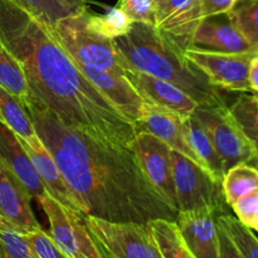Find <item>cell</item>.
I'll list each match as a JSON object with an SVG mask.
<instances>
[{
	"mask_svg": "<svg viewBox=\"0 0 258 258\" xmlns=\"http://www.w3.org/2000/svg\"><path fill=\"white\" fill-rule=\"evenodd\" d=\"M82 214L116 223L175 221L178 211L151 185L130 146H116L64 125L29 92L22 101Z\"/></svg>",
	"mask_w": 258,
	"mask_h": 258,
	"instance_id": "cell-1",
	"label": "cell"
},
{
	"mask_svg": "<svg viewBox=\"0 0 258 258\" xmlns=\"http://www.w3.org/2000/svg\"><path fill=\"white\" fill-rule=\"evenodd\" d=\"M0 40L22 66L29 92L64 125L116 146H130L138 128L88 81L52 29L0 0Z\"/></svg>",
	"mask_w": 258,
	"mask_h": 258,
	"instance_id": "cell-2",
	"label": "cell"
},
{
	"mask_svg": "<svg viewBox=\"0 0 258 258\" xmlns=\"http://www.w3.org/2000/svg\"><path fill=\"white\" fill-rule=\"evenodd\" d=\"M113 45L125 71L131 68L169 81L199 103L221 95L186 59L183 50L165 39L154 25L134 23L127 34L113 39Z\"/></svg>",
	"mask_w": 258,
	"mask_h": 258,
	"instance_id": "cell-3",
	"label": "cell"
},
{
	"mask_svg": "<svg viewBox=\"0 0 258 258\" xmlns=\"http://www.w3.org/2000/svg\"><path fill=\"white\" fill-rule=\"evenodd\" d=\"M88 12L90 9H86L63 18L52 32L77 64L125 76L113 40L96 34L88 27Z\"/></svg>",
	"mask_w": 258,
	"mask_h": 258,
	"instance_id": "cell-4",
	"label": "cell"
},
{
	"mask_svg": "<svg viewBox=\"0 0 258 258\" xmlns=\"http://www.w3.org/2000/svg\"><path fill=\"white\" fill-rule=\"evenodd\" d=\"M208 133L223 163L224 174L239 164H249L256 158L253 148L221 95L198 103L193 113Z\"/></svg>",
	"mask_w": 258,
	"mask_h": 258,
	"instance_id": "cell-5",
	"label": "cell"
},
{
	"mask_svg": "<svg viewBox=\"0 0 258 258\" xmlns=\"http://www.w3.org/2000/svg\"><path fill=\"white\" fill-rule=\"evenodd\" d=\"M102 258H164L149 224L116 223L83 214Z\"/></svg>",
	"mask_w": 258,
	"mask_h": 258,
	"instance_id": "cell-6",
	"label": "cell"
},
{
	"mask_svg": "<svg viewBox=\"0 0 258 258\" xmlns=\"http://www.w3.org/2000/svg\"><path fill=\"white\" fill-rule=\"evenodd\" d=\"M173 176L178 212L209 208L219 216L229 213L222 181L217 180L198 163L174 150Z\"/></svg>",
	"mask_w": 258,
	"mask_h": 258,
	"instance_id": "cell-7",
	"label": "cell"
},
{
	"mask_svg": "<svg viewBox=\"0 0 258 258\" xmlns=\"http://www.w3.org/2000/svg\"><path fill=\"white\" fill-rule=\"evenodd\" d=\"M49 222V236L68 258H102L88 232L83 214L45 194L38 201Z\"/></svg>",
	"mask_w": 258,
	"mask_h": 258,
	"instance_id": "cell-8",
	"label": "cell"
},
{
	"mask_svg": "<svg viewBox=\"0 0 258 258\" xmlns=\"http://www.w3.org/2000/svg\"><path fill=\"white\" fill-rule=\"evenodd\" d=\"M184 54L213 87L233 92H251L248 68L253 53H224L191 47Z\"/></svg>",
	"mask_w": 258,
	"mask_h": 258,
	"instance_id": "cell-9",
	"label": "cell"
},
{
	"mask_svg": "<svg viewBox=\"0 0 258 258\" xmlns=\"http://www.w3.org/2000/svg\"><path fill=\"white\" fill-rule=\"evenodd\" d=\"M130 148L151 185L178 211L173 176V150L170 146L153 134L140 130L136 133Z\"/></svg>",
	"mask_w": 258,
	"mask_h": 258,
	"instance_id": "cell-10",
	"label": "cell"
},
{
	"mask_svg": "<svg viewBox=\"0 0 258 258\" xmlns=\"http://www.w3.org/2000/svg\"><path fill=\"white\" fill-rule=\"evenodd\" d=\"M203 19L201 0H155L154 27L183 52L193 47L194 34Z\"/></svg>",
	"mask_w": 258,
	"mask_h": 258,
	"instance_id": "cell-11",
	"label": "cell"
},
{
	"mask_svg": "<svg viewBox=\"0 0 258 258\" xmlns=\"http://www.w3.org/2000/svg\"><path fill=\"white\" fill-rule=\"evenodd\" d=\"M30 201L32 197L23 184L0 166V228L24 234L43 229L33 213Z\"/></svg>",
	"mask_w": 258,
	"mask_h": 258,
	"instance_id": "cell-12",
	"label": "cell"
},
{
	"mask_svg": "<svg viewBox=\"0 0 258 258\" xmlns=\"http://www.w3.org/2000/svg\"><path fill=\"white\" fill-rule=\"evenodd\" d=\"M218 216L209 208L178 212L176 226L196 258H219Z\"/></svg>",
	"mask_w": 258,
	"mask_h": 258,
	"instance_id": "cell-13",
	"label": "cell"
},
{
	"mask_svg": "<svg viewBox=\"0 0 258 258\" xmlns=\"http://www.w3.org/2000/svg\"><path fill=\"white\" fill-rule=\"evenodd\" d=\"M125 77L144 100L159 107L173 111L183 118L190 117L199 103L179 86L148 73L127 68L125 71Z\"/></svg>",
	"mask_w": 258,
	"mask_h": 258,
	"instance_id": "cell-14",
	"label": "cell"
},
{
	"mask_svg": "<svg viewBox=\"0 0 258 258\" xmlns=\"http://www.w3.org/2000/svg\"><path fill=\"white\" fill-rule=\"evenodd\" d=\"M83 75L105 96L116 110L138 128L139 118L145 100L123 75L78 64Z\"/></svg>",
	"mask_w": 258,
	"mask_h": 258,
	"instance_id": "cell-15",
	"label": "cell"
},
{
	"mask_svg": "<svg viewBox=\"0 0 258 258\" xmlns=\"http://www.w3.org/2000/svg\"><path fill=\"white\" fill-rule=\"evenodd\" d=\"M140 130L153 134L156 138L168 144L171 150L178 151L199 164L186 139L184 118L173 111L159 107L145 101L138 122V131Z\"/></svg>",
	"mask_w": 258,
	"mask_h": 258,
	"instance_id": "cell-16",
	"label": "cell"
},
{
	"mask_svg": "<svg viewBox=\"0 0 258 258\" xmlns=\"http://www.w3.org/2000/svg\"><path fill=\"white\" fill-rule=\"evenodd\" d=\"M0 166L12 173L23 184L28 193L35 201H39L47 193L37 171L23 148L19 136L0 121Z\"/></svg>",
	"mask_w": 258,
	"mask_h": 258,
	"instance_id": "cell-17",
	"label": "cell"
},
{
	"mask_svg": "<svg viewBox=\"0 0 258 258\" xmlns=\"http://www.w3.org/2000/svg\"><path fill=\"white\" fill-rule=\"evenodd\" d=\"M19 140L23 148L27 151L28 156L33 164V168L37 171L47 193L62 206L78 212V213H82L80 203L71 191L70 186L66 183L52 154L45 148L39 136L32 141L23 140L22 138H19Z\"/></svg>",
	"mask_w": 258,
	"mask_h": 258,
	"instance_id": "cell-18",
	"label": "cell"
},
{
	"mask_svg": "<svg viewBox=\"0 0 258 258\" xmlns=\"http://www.w3.org/2000/svg\"><path fill=\"white\" fill-rule=\"evenodd\" d=\"M193 47L224 53H253V48L231 24L227 14L204 18L196 30Z\"/></svg>",
	"mask_w": 258,
	"mask_h": 258,
	"instance_id": "cell-19",
	"label": "cell"
},
{
	"mask_svg": "<svg viewBox=\"0 0 258 258\" xmlns=\"http://www.w3.org/2000/svg\"><path fill=\"white\" fill-rule=\"evenodd\" d=\"M29 13L49 29L63 18L88 9V0H7Z\"/></svg>",
	"mask_w": 258,
	"mask_h": 258,
	"instance_id": "cell-20",
	"label": "cell"
},
{
	"mask_svg": "<svg viewBox=\"0 0 258 258\" xmlns=\"http://www.w3.org/2000/svg\"><path fill=\"white\" fill-rule=\"evenodd\" d=\"M184 128H185V135L189 145H190L193 153L196 154L199 164L217 180H223V163H222L221 156L217 153L206 128L193 115L190 117L184 118Z\"/></svg>",
	"mask_w": 258,
	"mask_h": 258,
	"instance_id": "cell-21",
	"label": "cell"
},
{
	"mask_svg": "<svg viewBox=\"0 0 258 258\" xmlns=\"http://www.w3.org/2000/svg\"><path fill=\"white\" fill-rule=\"evenodd\" d=\"M0 121L12 128L23 140L32 141L38 138L29 115L19 98L0 85Z\"/></svg>",
	"mask_w": 258,
	"mask_h": 258,
	"instance_id": "cell-22",
	"label": "cell"
},
{
	"mask_svg": "<svg viewBox=\"0 0 258 258\" xmlns=\"http://www.w3.org/2000/svg\"><path fill=\"white\" fill-rule=\"evenodd\" d=\"M148 224L164 258H196L181 238L175 221L155 219Z\"/></svg>",
	"mask_w": 258,
	"mask_h": 258,
	"instance_id": "cell-23",
	"label": "cell"
},
{
	"mask_svg": "<svg viewBox=\"0 0 258 258\" xmlns=\"http://www.w3.org/2000/svg\"><path fill=\"white\" fill-rule=\"evenodd\" d=\"M224 199L229 207L239 198L258 189V170L251 164H239L229 169L222 180Z\"/></svg>",
	"mask_w": 258,
	"mask_h": 258,
	"instance_id": "cell-24",
	"label": "cell"
},
{
	"mask_svg": "<svg viewBox=\"0 0 258 258\" xmlns=\"http://www.w3.org/2000/svg\"><path fill=\"white\" fill-rule=\"evenodd\" d=\"M228 108L258 156V95L242 93Z\"/></svg>",
	"mask_w": 258,
	"mask_h": 258,
	"instance_id": "cell-25",
	"label": "cell"
},
{
	"mask_svg": "<svg viewBox=\"0 0 258 258\" xmlns=\"http://www.w3.org/2000/svg\"><path fill=\"white\" fill-rule=\"evenodd\" d=\"M231 24L249 43L256 54L258 50V0H237L227 13Z\"/></svg>",
	"mask_w": 258,
	"mask_h": 258,
	"instance_id": "cell-26",
	"label": "cell"
},
{
	"mask_svg": "<svg viewBox=\"0 0 258 258\" xmlns=\"http://www.w3.org/2000/svg\"><path fill=\"white\" fill-rule=\"evenodd\" d=\"M87 24L96 34L113 40L127 34L134 23L120 8L111 7L106 9L105 14L101 15L88 12Z\"/></svg>",
	"mask_w": 258,
	"mask_h": 258,
	"instance_id": "cell-27",
	"label": "cell"
},
{
	"mask_svg": "<svg viewBox=\"0 0 258 258\" xmlns=\"http://www.w3.org/2000/svg\"><path fill=\"white\" fill-rule=\"evenodd\" d=\"M0 85L10 93L24 101L29 96V86L27 78L14 55L0 40Z\"/></svg>",
	"mask_w": 258,
	"mask_h": 258,
	"instance_id": "cell-28",
	"label": "cell"
},
{
	"mask_svg": "<svg viewBox=\"0 0 258 258\" xmlns=\"http://www.w3.org/2000/svg\"><path fill=\"white\" fill-rule=\"evenodd\" d=\"M217 223L228 234L242 256L244 258H258V238L251 228L244 226L231 213H224L217 217Z\"/></svg>",
	"mask_w": 258,
	"mask_h": 258,
	"instance_id": "cell-29",
	"label": "cell"
},
{
	"mask_svg": "<svg viewBox=\"0 0 258 258\" xmlns=\"http://www.w3.org/2000/svg\"><path fill=\"white\" fill-rule=\"evenodd\" d=\"M0 258H37L27 234L0 228Z\"/></svg>",
	"mask_w": 258,
	"mask_h": 258,
	"instance_id": "cell-30",
	"label": "cell"
},
{
	"mask_svg": "<svg viewBox=\"0 0 258 258\" xmlns=\"http://www.w3.org/2000/svg\"><path fill=\"white\" fill-rule=\"evenodd\" d=\"M117 7L133 20V23H146L154 25L155 20L154 0H118Z\"/></svg>",
	"mask_w": 258,
	"mask_h": 258,
	"instance_id": "cell-31",
	"label": "cell"
},
{
	"mask_svg": "<svg viewBox=\"0 0 258 258\" xmlns=\"http://www.w3.org/2000/svg\"><path fill=\"white\" fill-rule=\"evenodd\" d=\"M27 239L37 258H68L43 229L28 233Z\"/></svg>",
	"mask_w": 258,
	"mask_h": 258,
	"instance_id": "cell-32",
	"label": "cell"
},
{
	"mask_svg": "<svg viewBox=\"0 0 258 258\" xmlns=\"http://www.w3.org/2000/svg\"><path fill=\"white\" fill-rule=\"evenodd\" d=\"M231 208L233 209L237 218L244 226L251 228L252 222H253L254 217L258 214V189L239 198L236 203L232 204Z\"/></svg>",
	"mask_w": 258,
	"mask_h": 258,
	"instance_id": "cell-33",
	"label": "cell"
},
{
	"mask_svg": "<svg viewBox=\"0 0 258 258\" xmlns=\"http://www.w3.org/2000/svg\"><path fill=\"white\" fill-rule=\"evenodd\" d=\"M237 0H201V9L203 18L227 14L233 8Z\"/></svg>",
	"mask_w": 258,
	"mask_h": 258,
	"instance_id": "cell-34",
	"label": "cell"
},
{
	"mask_svg": "<svg viewBox=\"0 0 258 258\" xmlns=\"http://www.w3.org/2000/svg\"><path fill=\"white\" fill-rule=\"evenodd\" d=\"M218 232H219V258H244L241 254V252L237 249L233 242L228 237V234L224 232L218 224Z\"/></svg>",
	"mask_w": 258,
	"mask_h": 258,
	"instance_id": "cell-35",
	"label": "cell"
},
{
	"mask_svg": "<svg viewBox=\"0 0 258 258\" xmlns=\"http://www.w3.org/2000/svg\"><path fill=\"white\" fill-rule=\"evenodd\" d=\"M248 83L251 92H256L258 95V55L254 54L249 62L248 68Z\"/></svg>",
	"mask_w": 258,
	"mask_h": 258,
	"instance_id": "cell-36",
	"label": "cell"
},
{
	"mask_svg": "<svg viewBox=\"0 0 258 258\" xmlns=\"http://www.w3.org/2000/svg\"><path fill=\"white\" fill-rule=\"evenodd\" d=\"M251 229H254V231H257V232H258V214H257L256 217H254L253 222H252V224H251Z\"/></svg>",
	"mask_w": 258,
	"mask_h": 258,
	"instance_id": "cell-37",
	"label": "cell"
},
{
	"mask_svg": "<svg viewBox=\"0 0 258 258\" xmlns=\"http://www.w3.org/2000/svg\"><path fill=\"white\" fill-rule=\"evenodd\" d=\"M249 164H251V165H253L254 168H256L257 170H258V156H256V158H254V159H252V161Z\"/></svg>",
	"mask_w": 258,
	"mask_h": 258,
	"instance_id": "cell-38",
	"label": "cell"
},
{
	"mask_svg": "<svg viewBox=\"0 0 258 258\" xmlns=\"http://www.w3.org/2000/svg\"><path fill=\"white\" fill-rule=\"evenodd\" d=\"M256 54H257V55H258V50H257V52H256Z\"/></svg>",
	"mask_w": 258,
	"mask_h": 258,
	"instance_id": "cell-39",
	"label": "cell"
},
{
	"mask_svg": "<svg viewBox=\"0 0 258 258\" xmlns=\"http://www.w3.org/2000/svg\"><path fill=\"white\" fill-rule=\"evenodd\" d=\"M154 2H155V0H154Z\"/></svg>",
	"mask_w": 258,
	"mask_h": 258,
	"instance_id": "cell-40",
	"label": "cell"
}]
</instances>
